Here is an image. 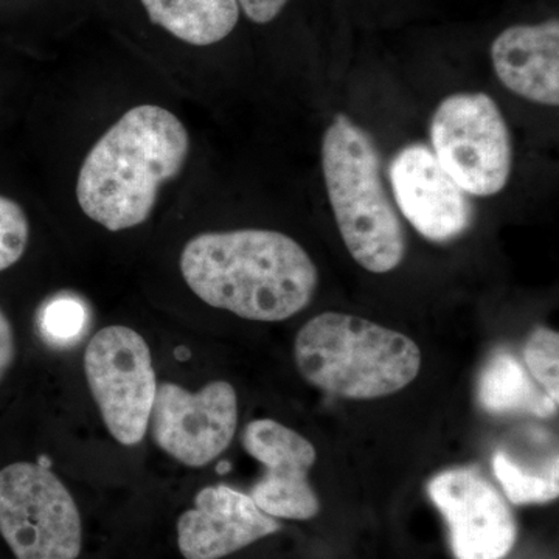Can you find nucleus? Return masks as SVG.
Wrapping results in <instances>:
<instances>
[{"label":"nucleus","mask_w":559,"mask_h":559,"mask_svg":"<svg viewBox=\"0 0 559 559\" xmlns=\"http://www.w3.org/2000/svg\"><path fill=\"white\" fill-rule=\"evenodd\" d=\"M477 400L489 414L530 412L549 417L558 407L557 401L536 388L520 360L510 353H498L488 360L479 378Z\"/></svg>","instance_id":"nucleus-15"},{"label":"nucleus","mask_w":559,"mask_h":559,"mask_svg":"<svg viewBox=\"0 0 559 559\" xmlns=\"http://www.w3.org/2000/svg\"><path fill=\"white\" fill-rule=\"evenodd\" d=\"M189 288L210 307L255 322H282L311 304L319 285L314 261L282 231H207L180 253Z\"/></svg>","instance_id":"nucleus-1"},{"label":"nucleus","mask_w":559,"mask_h":559,"mask_svg":"<svg viewBox=\"0 0 559 559\" xmlns=\"http://www.w3.org/2000/svg\"><path fill=\"white\" fill-rule=\"evenodd\" d=\"M86 308L75 297H55L39 314V330L44 340L55 345H68L86 326Z\"/></svg>","instance_id":"nucleus-18"},{"label":"nucleus","mask_w":559,"mask_h":559,"mask_svg":"<svg viewBox=\"0 0 559 559\" xmlns=\"http://www.w3.org/2000/svg\"><path fill=\"white\" fill-rule=\"evenodd\" d=\"M395 207L426 240L450 242L463 237L474 223L469 194L441 168L425 143H411L390 162Z\"/></svg>","instance_id":"nucleus-11"},{"label":"nucleus","mask_w":559,"mask_h":559,"mask_svg":"<svg viewBox=\"0 0 559 559\" xmlns=\"http://www.w3.org/2000/svg\"><path fill=\"white\" fill-rule=\"evenodd\" d=\"M496 479L502 485L507 498L516 506L547 503L558 499V457L551 463L549 476H536L521 468L506 454L498 452L492 459Z\"/></svg>","instance_id":"nucleus-16"},{"label":"nucleus","mask_w":559,"mask_h":559,"mask_svg":"<svg viewBox=\"0 0 559 559\" xmlns=\"http://www.w3.org/2000/svg\"><path fill=\"white\" fill-rule=\"evenodd\" d=\"M241 444L250 457L264 466L250 498L275 520L308 521L318 516V495L308 480L316 463V448L296 430L271 418L246 426Z\"/></svg>","instance_id":"nucleus-10"},{"label":"nucleus","mask_w":559,"mask_h":559,"mask_svg":"<svg viewBox=\"0 0 559 559\" xmlns=\"http://www.w3.org/2000/svg\"><path fill=\"white\" fill-rule=\"evenodd\" d=\"M84 373L110 436L123 447L145 439L157 381L142 334L123 325L95 333L84 352Z\"/></svg>","instance_id":"nucleus-7"},{"label":"nucleus","mask_w":559,"mask_h":559,"mask_svg":"<svg viewBox=\"0 0 559 559\" xmlns=\"http://www.w3.org/2000/svg\"><path fill=\"white\" fill-rule=\"evenodd\" d=\"M322 170L337 229L349 255L373 274H388L406 255V230L381 175L370 132L337 114L322 140Z\"/></svg>","instance_id":"nucleus-3"},{"label":"nucleus","mask_w":559,"mask_h":559,"mask_svg":"<svg viewBox=\"0 0 559 559\" xmlns=\"http://www.w3.org/2000/svg\"><path fill=\"white\" fill-rule=\"evenodd\" d=\"M301 377L330 395L367 401L409 385L421 369V352L411 337L344 312L316 316L294 345Z\"/></svg>","instance_id":"nucleus-4"},{"label":"nucleus","mask_w":559,"mask_h":559,"mask_svg":"<svg viewBox=\"0 0 559 559\" xmlns=\"http://www.w3.org/2000/svg\"><path fill=\"white\" fill-rule=\"evenodd\" d=\"M189 154V131L171 110L135 106L97 140L81 165V210L110 231L142 226L160 187L178 178Z\"/></svg>","instance_id":"nucleus-2"},{"label":"nucleus","mask_w":559,"mask_h":559,"mask_svg":"<svg viewBox=\"0 0 559 559\" xmlns=\"http://www.w3.org/2000/svg\"><path fill=\"white\" fill-rule=\"evenodd\" d=\"M151 433L165 454L201 468L218 459L238 428V396L226 381L189 392L173 382L157 384L150 417Z\"/></svg>","instance_id":"nucleus-8"},{"label":"nucleus","mask_w":559,"mask_h":559,"mask_svg":"<svg viewBox=\"0 0 559 559\" xmlns=\"http://www.w3.org/2000/svg\"><path fill=\"white\" fill-rule=\"evenodd\" d=\"M31 240V223L16 201L0 194V272L22 259Z\"/></svg>","instance_id":"nucleus-19"},{"label":"nucleus","mask_w":559,"mask_h":559,"mask_svg":"<svg viewBox=\"0 0 559 559\" xmlns=\"http://www.w3.org/2000/svg\"><path fill=\"white\" fill-rule=\"evenodd\" d=\"M14 356H16V344H14L13 326L0 308V381L13 364Z\"/></svg>","instance_id":"nucleus-21"},{"label":"nucleus","mask_w":559,"mask_h":559,"mask_svg":"<svg viewBox=\"0 0 559 559\" xmlns=\"http://www.w3.org/2000/svg\"><path fill=\"white\" fill-rule=\"evenodd\" d=\"M524 359L530 373L551 400H559V336L557 331L538 326L525 344Z\"/></svg>","instance_id":"nucleus-17"},{"label":"nucleus","mask_w":559,"mask_h":559,"mask_svg":"<svg viewBox=\"0 0 559 559\" xmlns=\"http://www.w3.org/2000/svg\"><path fill=\"white\" fill-rule=\"evenodd\" d=\"M178 547L186 559H221L282 530L250 496L227 485L202 488L193 509L178 520Z\"/></svg>","instance_id":"nucleus-12"},{"label":"nucleus","mask_w":559,"mask_h":559,"mask_svg":"<svg viewBox=\"0 0 559 559\" xmlns=\"http://www.w3.org/2000/svg\"><path fill=\"white\" fill-rule=\"evenodd\" d=\"M491 61L500 83L536 105H559V22L506 28L491 44Z\"/></svg>","instance_id":"nucleus-13"},{"label":"nucleus","mask_w":559,"mask_h":559,"mask_svg":"<svg viewBox=\"0 0 559 559\" xmlns=\"http://www.w3.org/2000/svg\"><path fill=\"white\" fill-rule=\"evenodd\" d=\"M0 535L16 559H76L83 546L75 500L39 463L0 471Z\"/></svg>","instance_id":"nucleus-6"},{"label":"nucleus","mask_w":559,"mask_h":559,"mask_svg":"<svg viewBox=\"0 0 559 559\" xmlns=\"http://www.w3.org/2000/svg\"><path fill=\"white\" fill-rule=\"evenodd\" d=\"M428 492L447 521L455 559H502L513 550L518 539L513 513L477 471H443L429 481Z\"/></svg>","instance_id":"nucleus-9"},{"label":"nucleus","mask_w":559,"mask_h":559,"mask_svg":"<svg viewBox=\"0 0 559 559\" xmlns=\"http://www.w3.org/2000/svg\"><path fill=\"white\" fill-rule=\"evenodd\" d=\"M150 21L191 46L226 39L240 20L238 0H140Z\"/></svg>","instance_id":"nucleus-14"},{"label":"nucleus","mask_w":559,"mask_h":559,"mask_svg":"<svg viewBox=\"0 0 559 559\" xmlns=\"http://www.w3.org/2000/svg\"><path fill=\"white\" fill-rule=\"evenodd\" d=\"M432 153L469 197H495L513 170L509 124L485 92H460L437 106L430 121Z\"/></svg>","instance_id":"nucleus-5"},{"label":"nucleus","mask_w":559,"mask_h":559,"mask_svg":"<svg viewBox=\"0 0 559 559\" xmlns=\"http://www.w3.org/2000/svg\"><path fill=\"white\" fill-rule=\"evenodd\" d=\"M289 0H238V5L248 20L255 24H270L282 13Z\"/></svg>","instance_id":"nucleus-20"}]
</instances>
